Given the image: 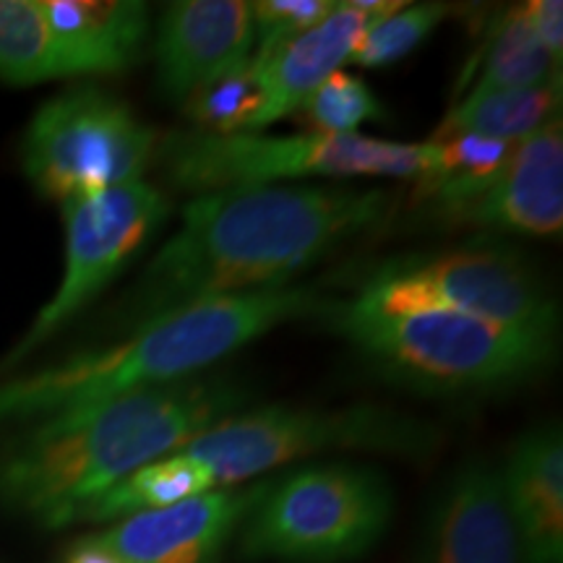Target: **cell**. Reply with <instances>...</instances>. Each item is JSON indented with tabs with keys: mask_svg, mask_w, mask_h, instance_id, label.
Listing matches in <instances>:
<instances>
[{
	"mask_svg": "<svg viewBox=\"0 0 563 563\" xmlns=\"http://www.w3.org/2000/svg\"><path fill=\"white\" fill-rule=\"evenodd\" d=\"M323 306L313 287H279L183 308L110 347L0 382V422L42 420L199 376L282 323L319 316Z\"/></svg>",
	"mask_w": 563,
	"mask_h": 563,
	"instance_id": "3",
	"label": "cell"
},
{
	"mask_svg": "<svg viewBox=\"0 0 563 563\" xmlns=\"http://www.w3.org/2000/svg\"><path fill=\"white\" fill-rule=\"evenodd\" d=\"M334 9V0H256L251 3L253 45L258 53L253 60H266L287 42L321 24Z\"/></svg>",
	"mask_w": 563,
	"mask_h": 563,
	"instance_id": "25",
	"label": "cell"
},
{
	"mask_svg": "<svg viewBox=\"0 0 563 563\" xmlns=\"http://www.w3.org/2000/svg\"><path fill=\"white\" fill-rule=\"evenodd\" d=\"M159 133L102 89H70L45 102L24 139V173L42 196L68 201L144 180Z\"/></svg>",
	"mask_w": 563,
	"mask_h": 563,
	"instance_id": "9",
	"label": "cell"
},
{
	"mask_svg": "<svg viewBox=\"0 0 563 563\" xmlns=\"http://www.w3.org/2000/svg\"><path fill=\"white\" fill-rule=\"evenodd\" d=\"M251 490H209L165 509L123 517L97 540L123 563H217L262 496Z\"/></svg>",
	"mask_w": 563,
	"mask_h": 563,
	"instance_id": "13",
	"label": "cell"
},
{
	"mask_svg": "<svg viewBox=\"0 0 563 563\" xmlns=\"http://www.w3.org/2000/svg\"><path fill=\"white\" fill-rule=\"evenodd\" d=\"M386 481L357 464H313L266 483L238 551L251 561L342 563L368 553L391 522Z\"/></svg>",
	"mask_w": 563,
	"mask_h": 563,
	"instance_id": "7",
	"label": "cell"
},
{
	"mask_svg": "<svg viewBox=\"0 0 563 563\" xmlns=\"http://www.w3.org/2000/svg\"><path fill=\"white\" fill-rule=\"evenodd\" d=\"M211 488H214V481L199 462L188 460L180 452H173L157 462L144 464L125 481L112 485L104 496L97 498L81 514V522H102V519H123L139 511L165 509V506L209 493Z\"/></svg>",
	"mask_w": 563,
	"mask_h": 563,
	"instance_id": "19",
	"label": "cell"
},
{
	"mask_svg": "<svg viewBox=\"0 0 563 563\" xmlns=\"http://www.w3.org/2000/svg\"><path fill=\"white\" fill-rule=\"evenodd\" d=\"M559 110L561 79L540 84V87L470 95L443 118L431 141L456 136V133H475V136L517 144L553 123Z\"/></svg>",
	"mask_w": 563,
	"mask_h": 563,
	"instance_id": "18",
	"label": "cell"
},
{
	"mask_svg": "<svg viewBox=\"0 0 563 563\" xmlns=\"http://www.w3.org/2000/svg\"><path fill=\"white\" fill-rule=\"evenodd\" d=\"M357 306H439L559 340V306L525 256L506 245H460L384 262L363 279Z\"/></svg>",
	"mask_w": 563,
	"mask_h": 563,
	"instance_id": "8",
	"label": "cell"
},
{
	"mask_svg": "<svg viewBox=\"0 0 563 563\" xmlns=\"http://www.w3.org/2000/svg\"><path fill=\"white\" fill-rule=\"evenodd\" d=\"M504 498L525 563L563 561V441L543 426L514 443L501 473Z\"/></svg>",
	"mask_w": 563,
	"mask_h": 563,
	"instance_id": "15",
	"label": "cell"
},
{
	"mask_svg": "<svg viewBox=\"0 0 563 563\" xmlns=\"http://www.w3.org/2000/svg\"><path fill=\"white\" fill-rule=\"evenodd\" d=\"M66 76L58 40L37 0H0V79L40 84Z\"/></svg>",
	"mask_w": 563,
	"mask_h": 563,
	"instance_id": "21",
	"label": "cell"
},
{
	"mask_svg": "<svg viewBox=\"0 0 563 563\" xmlns=\"http://www.w3.org/2000/svg\"><path fill=\"white\" fill-rule=\"evenodd\" d=\"M389 207L391 196L378 188L243 186L199 194L125 295L118 323L131 334L199 302L287 287L384 222Z\"/></svg>",
	"mask_w": 563,
	"mask_h": 563,
	"instance_id": "1",
	"label": "cell"
},
{
	"mask_svg": "<svg viewBox=\"0 0 563 563\" xmlns=\"http://www.w3.org/2000/svg\"><path fill=\"white\" fill-rule=\"evenodd\" d=\"M376 21L382 19L344 0L334 3L332 13L321 24L287 42L272 58L253 60L266 89V110L258 129L300 110V104L323 79H329L334 70H342V63L350 60L357 42Z\"/></svg>",
	"mask_w": 563,
	"mask_h": 563,
	"instance_id": "17",
	"label": "cell"
},
{
	"mask_svg": "<svg viewBox=\"0 0 563 563\" xmlns=\"http://www.w3.org/2000/svg\"><path fill=\"white\" fill-rule=\"evenodd\" d=\"M170 186L180 191L272 186L285 178H412L428 162L426 144L368 139L361 133H230L170 131L159 136L157 157Z\"/></svg>",
	"mask_w": 563,
	"mask_h": 563,
	"instance_id": "5",
	"label": "cell"
},
{
	"mask_svg": "<svg viewBox=\"0 0 563 563\" xmlns=\"http://www.w3.org/2000/svg\"><path fill=\"white\" fill-rule=\"evenodd\" d=\"M245 399L228 376H191L42 418L5 449L0 501L45 527L81 522L112 485L178 452Z\"/></svg>",
	"mask_w": 563,
	"mask_h": 563,
	"instance_id": "2",
	"label": "cell"
},
{
	"mask_svg": "<svg viewBox=\"0 0 563 563\" xmlns=\"http://www.w3.org/2000/svg\"><path fill=\"white\" fill-rule=\"evenodd\" d=\"M446 3H418L394 11L371 26L350 55V63L363 68H384L402 60L439 30L449 16Z\"/></svg>",
	"mask_w": 563,
	"mask_h": 563,
	"instance_id": "24",
	"label": "cell"
},
{
	"mask_svg": "<svg viewBox=\"0 0 563 563\" xmlns=\"http://www.w3.org/2000/svg\"><path fill=\"white\" fill-rule=\"evenodd\" d=\"M527 19L538 37L543 51L551 55L555 63H561L563 55V3L561 0H530L525 3Z\"/></svg>",
	"mask_w": 563,
	"mask_h": 563,
	"instance_id": "26",
	"label": "cell"
},
{
	"mask_svg": "<svg viewBox=\"0 0 563 563\" xmlns=\"http://www.w3.org/2000/svg\"><path fill=\"white\" fill-rule=\"evenodd\" d=\"M319 316L394 382L426 394H488L530 382L555 357L540 336L439 306L376 311L327 302Z\"/></svg>",
	"mask_w": 563,
	"mask_h": 563,
	"instance_id": "4",
	"label": "cell"
},
{
	"mask_svg": "<svg viewBox=\"0 0 563 563\" xmlns=\"http://www.w3.org/2000/svg\"><path fill=\"white\" fill-rule=\"evenodd\" d=\"M420 563H525L496 467L470 462L443 485L422 534Z\"/></svg>",
	"mask_w": 563,
	"mask_h": 563,
	"instance_id": "14",
	"label": "cell"
},
{
	"mask_svg": "<svg viewBox=\"0 0 563 563\" xmlns=\"http://www.w3.org/2000/svg\"><path fill=\"white\" fill-rule=\"evenodd\" d=\"M63 53L66 76H112L133 68L150 34L141 0H37Z\"/></svg>",
	"mask_w": 563,
	"mask_h": 563,
	"instance_id": "16",
	"label": "cell"
},
{
	"mask_svg": "<svg viewBox=\"0 0 563 563\" xmlns=\"http://www.w3.org/2000/svg\"><path fill=\"white\" fill-rule=\"evenodd\" d=\"M63 563H123V561L112 551H108L95 534V538L76 540V543L66 551V555H63Z\"/></svg>",
	"mask_w": 563,
	"mask_h": 563,
	"instance_id": "27",
	"label": "cell"
},
{
	"mask_svg": "<svg viewBox=\"0 0 563 563\" xmlns=\"http://www.w3.org/2000/svg\"><path fill=\"white\" fill-rule=\"evenodd\" d=\"M300 110L313 133H332V136L357 133L363 123L386 118L384 104L368 84L347 70H334L329 79H323L300 104Z\"/></svg>",
	"mask_w": 563,
	"mask_h": 563,
	"instance_id": "23",
	"label": "cell"
},
{
	"mask_svg": "<svg viewBox=\"0 0 563 563\" xmlns=\"http://www.w3.org/2000/svg\"><path fill=\"white\" fill-rule=\"evenodd\" d=\"M253 51L251 3L178 0L162 11L154 37L157 84L183 104L194 91L245 66Z\"/></svg>",
	"mask_w": 563,
	"mask_h": 563,
	"instance_id": "12",
	"label": "cell"
},
{
	"mask_svg": "<svg viewBox=\"0 0 563 563\" xmlns=\"http://www.w3.org/2000/svg\"><path fill=\"white\" fill-rule=\"evenodd\" d=\"M435 214L446 224L559 238L563 230L561 118L517 141L506 165L483 191L435 207Z\"/></svg>",
	"mask_w": 563,
	"mask_h": 563,
	"instance_id": "11",
	"label": "cell"
},
{
	"mask_svg": "<svg viewBox=\"0 0 563 563\" xmlns=\"http://www.w3.org/2000/svg\"><path fill=\"white\" fill-rule=\"evenodd\" d=\"M60 207L66 224V272L60 287L34 319L24 340L0 363V373L16 368L40 344L58 334L84 306H89L170 211L167 196L146 180L76 196Z\"/></svg>",
	"mask_w": 563,
	"mask_h": 563,
	"instance_id": "10",
	"label": "cell"
},
{
	"mask_svg": "<svg viewBox=\"0 0 563 563\" xmlns=\"http://www.w3.org/2000/svg\"><path fill=\"white\" fill-rule=\"evenodd\" d=\"M439 439L431 422L382 405L342 410L264 407L214 422L178 452L199 462L214 485H235L332 449L428 456L435 452Z\"/></svg>",
	"mask_w": 563,
	"mask_h": 563,
	"instance_id": "6",
	"label": "cell"
},
{
	"mask_svg": "<svg viewBox=\"0 0 563 563\" xmlns=\"http://www.w3.org/2000/svg\"><path fill=\"white\" fill-rule=\"evenodd\" d=\"M180 108L196 125L194 131L214 133V136L258 131L266 110V89L262 74L253 66V55L245 66L194 91Z\"/></svg>",
	"mask_w": 563,
	"mask_h": 563,
	"instance_id": "22",
	"label": "cell"
},
{
	"mask_svg": "<svg viewBox=\"0 0 563 563\" xmlns=\"http://www.w3.org/2000/svg\"><path fill=\"white\" fill-rule=\"evenodd\" d=\"M561 79L559 63L543 51L534 37L525 5L506 11L490 32V45L485 53V66L470 95H488L504 89L540 87Z\"/></svg>",
	"mask_w": 563,
	"mask_h": 563,
	"instance_id": "20",
	"label": "cell"
}]
</instances>
